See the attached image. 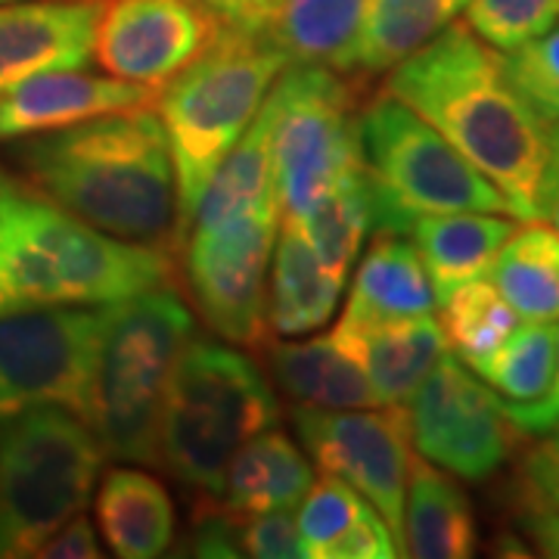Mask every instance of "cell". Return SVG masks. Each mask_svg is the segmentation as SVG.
Returning <instances> with one entry per match:
<instances>
[{
	"label": "cell",
	"instance_id": "1",
	"mask_svg": "<svg viewBox=\"0 0 559 559\" xmlns=\"http://www.w3.org/2000/svg\"><path fill=\"white\" fill-rule=\"evenodd\" d=\"M389 72L385 91L491 180L513 218H550L559 200V119L522 94L500 50L466 22H451Z\"/></svg>",
	"mask_w": 559,
	"mask_h": 559
},
{
	"label": "cell",
	"instance_id": "2",
	"mask_svg": "<svg viewBox=\"0 0 559 559\" xmlns=\"http://www.w3.org/2000/svg\"><path fill=\"white\" fill-rule=\"evenodd\" d=\"M22 180L109 237L178 252V183L162 119L112 112L16 146Z\"/></svg>",
	"mask_w": 559,
	"mask_h": 559
},
{
	"label": "cell",
	"instance_id": "3",
	"mask_svg": "<svg viewBox=\"0 0 559 559\" xmlns=\"http://www.w3.org/2000/svg\"><path fill=\"white\" fill-rule=\"evenodd\" d=\"M175 271V252L109 237L0 171V314L112 305Z\"/></svg>",
	"mask_w": 559,
	"mask_h": 559
},
{
	"label": "cell",
	"instance_id": "4",
	"mask_svg": "<svg viewBox=\"0 0 559 559\" xmlns=\"http://www.w3.org/2000/svg\"><path fill=\"white\" fill-rule=\"evenodd\" d=\"M267 373L242 348L190 336L162 401L156 463L197 498H218L234 454L277 426Z\"/></svg>",
	"mask_w": 559,
	"mask_h": 559
},
{
	"label": "cell",
	"instance_id": "5",
	"mask_svg": "<svg viewBox=\"0 0 559 559\" xmlns=\"http://www.w3.org/2000/svg\"><path fill=\"white\" fill-rule=\"evenodd\" d=\"M190 336L193 314L175 283L103 305L87 423L106 457L156 463L162 401Z\"/></svg>",
	"mask_w": 559,
	"mask_h": 559
},
{
	"label": "cell",
	"instance_id": "6",
	"mask_svg": "<svg viewBox=\"0 0 559 559\" xmlns=\"http://www.w3.org/2000/svg\"><path fill=\"white\" fill-rule=\"evenodd\" d=\"M289 62L264 35L224 25L218 40L156 94L187 234L202 190Z\"/></svg>",
	"mask_w": 559,
	"mask_h": 559
},
{
	"label": "cell",
	"instance_id": "7",
	"mask_svg": "<svg viewBox=\"0 0 559 559\" xmlns=\"http://www.w3.org/2000/svg\"><path fill=\"white\" fill-rule=\"evenodd\" d=\"M358 143L370 187L373 234L407 237L426 215H510L498 187L389 91L358 109Z\"/></svg>",
	"mask_w": 559,
	"mask_h": 559
},
{
	"label": "cell",
	"instance_id": "8",
	"mask_svg": "<svg viewBox=\"0 0 559 559\" xmlns=\"http://www.w3.org/2000/svg\"><path fill=\"white\" fill-rule=\"evenodd\" d=\"M103 460L97 432L69 407L44 404L10 419L0 429V559L35 557L84 513Z\"/></svg>",
	"mask_w": 559,
	"mask_h": 559
},
{
	"label": "cell",
	"instance_id": "9",
	"mask_svg": "<svg viewBox=\"0 0 559 559\" xmlns=\"http://www.w3.org/2000/svg\"><path fill=\"white\" fill-rule=\"evenodd\" d=\"M271 162L280 215L299 221L360 165L358 94L348 75L323 66H286L271 87Z\"/></svg>",
	"mask_w": 559,
	"mask_h": 559
},
{
	"label": "cell",
	"instance_id": "10",
	"mask_svg": "<svg viewBox=\"0 0 559 559\" xmlns=\"http://www.w3.org/2000/svg\"><path fill=\"white\" fill-rule=\"evenodd\" d=\"M100 326L103 305L0 314V429L44 404L87 419Z\"/></svg>",
	"mask_w": 559,
	"mask_h": 559
},
{
	"label": "cell",
	"instance_id": "11",
	"mask_svg": "<svg viewBox=\"0 0 559 559\" xmlns=\"http://www.w3.org/2000/svg\"><path fill=\"white\" fill-rule=\"evenodd\" d=\"M404 411L417 454L457 479H491L522 444V432L498 395L451 348L419 382Z\"/></svg>",
	"mask_w": 559,
	"mask_h": 559
},
{
	"label": "cell",
	"instance_id": "12",
	"mask_svg": "<svg viewBox=\"0 0 559 559\" xmlns=\"http://www.w3.org/2000/svg\"><path fill=\"white\" fill-rule=\"evenodd\" d=\"M277 230V202L224 227H193L183 249V277L200 318L221 340L242 348H261L271 340L264 305Z\"/></svg>",
	"mask_w": 559,
	"mask_h": 559
},
{
	"label": "cell",
	"instance_id": "13",
	"mask_svg": "<svg viewBox=\"0 0 559 559\" xmlns=\"http://www.w3.org/2000/svg\"><path fill=\"white\" fill-rule=\"evenodd\" d=\"M293 426L320 469L352 485L380 513L401 550L407 466L414 454L404 404H385L382 411L380 404L352 411L305 404L293 411Z\"/></svg>",
	"mask_w": 559,
	"mask_h": 559
},
{
	"label": "cell",
	"instance_id": "14",
	"mask_svg": "<svg viewBox=\"0 0 559 559\" xmlns=\"http://www.w3.org/2000/svg\"><path fill=\"white\" fill-rule=\"evenodd\" d=\"M221 32L224 22L197 0H103L94 60L112 79L165 87Z\"/></svg>",
	"mask_w": 559,
	"mask_h": 559
},
{
	"label": "cell",
	"instance_id": "15",
	"mask_svg": "<svg viewBox=\"0 0 559 559\" xmlns=\"http://www.w3.org/2000/svg\"><path fill=\"white\" fill-rule=\"evenodd\" d=\"M156 103V87L91 72H40L0 91V140H20L72 128L81 121L146 109Z\"/></svg>",
	"mask_w": 559,
	"mask_h": 559
},
{
	"label": "cell",
	"instance_id": "16",
	"mask_svg": "<svg viewBox=\"0 0 559 559\" xmlns=\"http://www.w3.org/2000/svg\"><path fill=\"white\" fill-rule=\"evenodd\" d=\"M103 0H25L0 7V91L20 81L81 69L94 60Z\"/></svg>",
	"mask_w": 559,
	"mask_h": 559
},
{
	"label": "cell",
	"instance_id": "17",
	"mask_svg": "<svg viewBox=\"0 0 559 559\" xmlns=\"http://www.w3.org/2000/svg\"><path fill=\"white\" fill-rule=\"evenodd\" d=\"M330 340L364 370L380 404H407L451 348L432 314L395 320L340 318Z\"/></svg>",
	"mask_w": 559,
	"mask_h": 559
},
{
	"label": "cell",
	"instance_id": "18",
	"mask_svg": "<svg viewBox=\"0 0 559 559\" xmlns=\"http://www.w3.org/2000/svg\"><path fill=\"white\" fill-rule=\"evenodd\" d=\"M370 0H271L255 35H264L289 66L355 72Z\"/></svg>",
	"mask_w": 559,
	"mask_h": 559
},
{
	"label": "cell",
	"instance_id": "19",
	"mask_svg": "<svg viewBox=\"0 0 559 559\" xmlns=\"http://www.w3.org/2000/svg\"><path fill=\"white\" fill-rule=\"evenodd\" d=\"M267 271L271 274H267L264 320L271 340L305 336L330 323L345 283H340L320 264L299 224L286 221L283 215H280V230Z\"/></svg>",
	"mask_w": 559,
	"mask_h": 559
},
{
	"label": "cell",
	"instance_id": "20",
	"mask_svg": "<svg viewBox=\"0 0 559 559\" xmlns=\"http://www.w3.org/2000/svg\"><path fill=\"white\" fill-rule=\"evenodd\" d=\"M476 547L479 522L457 476L423 454H411L401 554L417 559H466L476 554Z\"/></svg>",
	"mask_w": 559,
	"mask_h": 559
},
{
	"label": "cell",
	"instance_id": "21",
	"mask_svg": "<svg viewBox=\"0 0 559 559\" xmlns=\"http://www.w3.org/2000/svg\"><path fill=\"white\" fill-rule=\"evenodd\" d=\"M469 367L498 395L522 436L547 432V399L557 370V330L547 320H525L488 358Z\"/></svg>",
	"mask_w": 559,
	"mask_h": 559
},
{
	"label": "cell",
	"instance_id": "22",
	"mask_svg": "<svg viewBox=\"0 0 559 559\" xmlns=\"http://www.w3.org/2000/svg\"><path fill=\"white\" fill-rule=\"evenodd\" d=\"M94 513L106 547L121 559L165 557L175 544V500L159 479L143 469H109L97 488Z\"/></svg>",
	"mask_w": 559,
	"mask_h": 559
},
{
	"label": "cell",
	"instance_id": "23",
	"mask_svg": "<svg viewBox=\"0 0 559 559\" xmlns=\"http://www.w3.org/2000/svg\"><path fill=\"white\" fill-rule=\"evenodd\" d=\"M513 230V215L498 212H451L419 218L411 234L432 283L436 305L469 280L491 277V267Z\"/></svg>",
	"mask_w": 559,
	"mask_h": 559
},
{
	"label": "cell",
	"instance_id": "24",
	"mask_svg": "<svg viewBox=\"0 0 559 559\" xmlns=\"http://www.w3.org/2000/svg\"><path fill=\"white\" fill-rule=\"evenodd\" d=\"M314 481L311 460L280 429H264L242 444L227 463L218 503L237 520L296 510Z\"/></svg>",
	"mask_w": 559,
	"mask_h": 559
},
{
	"label": "cell",
	"instance_id": "25",
	"mask_svg": "<svg viewBox=\"0 0 559 559\" xmlns=\"http://www.w3.org/2000/svg\"><path fill=\"white\" fill-rule=\"evenodd\" d=\"M267 373L286 399L308 407L352 411L377 407L380 399L364 370L330 336L308 342L267 340L261 345Z\"/></svg>",
	"mask_w": 559,
	"mask_h": 559
},
{
	"label": "cell",
	"instance_id": "26",
	"mask_svg": "<svg viewBox=\"0 0 559 559\" xmlns=\"http://www.w3.org/2000/svg\"><path fill=\"white\" fill-rule=\"evenodd\" d=\"M436 293L417 246L401 234H377L360 259L342 318L395 320L432 314Z\"/></svg>",
	"mask_w": 559,
	"mask_h": 559
},
{
	"label": "cell",
	"instance_id": "27",
	"mask_svg": "<svg viewBox=\"0 0 559 559\" xmlns=\"http://www.w3.org/2000/svg\"><path fill=\"white\" fill-rule=\"evenodd\" d=\"M271 124H274V106H271V94H267L255 119L249 121L242 138L218 162V168L205 183L200 205L190 221L197 230L224 227L230 221L246 218L264 205L277 202L274 162H271Z\"/></svg>",
	"mask_w": 559,
	"mask_h": 559
},
{
	"label": "cell",
	"instance_id": "28",
	"mask_svg": "<svg viewBox=\"0 0 559 559\" xmlns=\"http://www.w3.org/2000/svg\"><path fill=\"white\" fill-rule=\"evenodd\" d=\"M469 0H370L360 28L355 75H382L441 35Z\"/></svg>",
	"mask_w": 559,
	"mask_h": 559
},
{
	"label": "cell",
	"instance_id": "29",
	"mask_svg": "<svg viewBox=\"0 0 559 559\" xmlns=\"http://www.w3.org/2000/svg\"><path fill=\"white\" fill-rule=\"evenodd\" d=\"M495 286L520 320H559V230L525 221L503 242L491 267Z\"/></svg>",
	"mask_w": 559,
	"mask_h": 559
},
{
	"label": "cell",
	"instance_id": "30",
	"mask_svg": "<svg viewBox=\"0 0 559 559\" xmlns=\"http://www.w3.org/2000/svg\"><path fill=\"white\" fill-rule=\"evenodd\" d=\"M289 221V218H286ZM311 242L320 264L345 283L352 274V264L358 261L360 242L373 230V209H370V187L364 175V162L340 178L320 202L296 221Z\"/></svg>",
	"mask_w": 559,
	"mask_h": 559
},
{
	"label": "cell",
	"instance_id": "31",
	"mask_svg": "<svg viewBox=\"0 0 559 559\" xmlns=\"http://www.w3.org/2000/svg\"><path fill=\"white\" fill-rule=\"evenodd\" d=\"M439 305L444 340L466 364L488 358L520 326V314L488 277L463 283Z\"/></svg>",
	"mask_w": 559,
	"mask_h": 559
},
{
	"label": "cell",
	"instance_id": "32",
	"mask_svg": "<svg viewBox=\"0 0 559 559\" xmlns=\"http://www.w3.org/2000/svg\"><path fill=\"white\" fill-rule=\"evenodd\" d=\"M364 507H367V500L360 498L352 485H345L330 473H323L318 481H311L308 495L299 503V516H296L305 557H326L330 544L340 540L352 528V522L364 513Z\"/></svg>",
	"mask_w": 559,
	"mask_h": 559
},
{
	"label": "cell",
	"instance_id": "33",
	"mask_svg": "<svg viewBox=\"0 0 559 559\" xmlns=\"http://www.w3.org/2000/svg\"><path fill=\"white\" fill-rule=\"evenodd\" d=\"M559 0H469L466 25L485 44L507 53L554 28Z\"/></svg>",
	"mask_w": 559,
	"mask_h": 559
},
{
	"label": "cell",
	"instance_id": "34",
	"mask_svg": "<svg viewBox=\"0 0 559 559\" xmlns=\"http://www.w3.org/2000/svg\"><path fill=\"white\" fill-rule=\"evenodd\" d=\"M507 72L544 116L559 119V28L503 53Z\"/></svg>",
	"mask_w": 559,
	"mask_h": 559
},
{
	"label": "cell",
	"instance_id": "35",
	"mask_svg": "<svg viewBox=\"0 0 559 559\" xmlns=\"http://www.w3.org/2000/svg\"><path fill=\"white\" fill-rule=\"evenodd\" d=\"M513 528L522 544H528V554L559 559V510L522 476H516L513 488Z\"/></svg>",
	"mask_w": 559,
	"mask_h": 559
},
{
	"label": "cell",
	"instance_id": "36",
	"mask_svg": "<svg viewBox=\"0 0 559 559\" xmlns=\"http://www.w3.org/2000/svg\"><path fill=\"white\" fill-rule=\"evenodd\" d=\"M240 550L242 557L255 559H301L299 525L293 510H274L240 520Z\"/></svg>",
	"mask_w": 559,
	"mask_h": 559
},
{
	"label": "cell",
	"instance_id": "37",
	"mask_svg": "<svg viewBox=\"0 0 559 559\" xmlns=\"http://www.w3.org/2000/svg\"><path fill=\"white\" fill-rule=\"evenodd\" d=\"M401 557L399 544L392 538L389 525L382 516L367 503L364 513L352 522V528L340 540L330 544L323 559H392Z\"/></svg>",
	"mask_w": 559,
	"mask_h": 559
},
{
	"label": "cell",
	"instance_id": "38",
	"mask_svg": "<svg viewBox=\"0 0 559 559\" xmlns=\"http://www.w3.org/2000/svg\"><path fill=\"white\" fill-rule=\"evenodd\" d=\"M35 557L44 559H100L103 547L97 540V532L84 513H75L69 522H62L60 528L44 540Z\"/></svg>",
	"mask_w": 559,
	"mask_h": 559
},
{
	"label": "cell",
	"instance_id": "39",
	"mask_svg": "<svg viewBox=\"0 0 559 559\" xmlns=\"http://www.w3.org/2000/svg\"><path fill=\"white\" fill-rule=\"evenodd\" d=\"M516 473L538 491L540 498L559 510V451L550 441L525 448Z\"/></svg>",
	"mask_w": 559,
	"mask_h": 559
},
{
	"label": "cell",
	"instance_id": "40",
	"mask_svg": "<svg viewBox=\"0 0 559 559\" xmlns=\"http://www.w3.org/2000/svg\"><path fill=\"white\" fill-rule=\"evenodd\" d=\"M197 3L205 7L212 16H218L224 25L252 32L259 25L261 16H264V10H267L271 0H197Z\"/></svg>",
	"mask_w": 559,
	"mask_h": 559
},
{
	"label": "cell",
	"instance_id": "41",
	"mask_svg": "<svg viewBox=\"0 0 559 559\" xmlns=\"http://www.w3.org/2000/svg\"><path fill=\"white\" fill-rule=\"evenodd\" d=\"M559 429V330H557V370H554V389L547 399V432Z\"/></svg>",
	"mask_w": 559,
	"mask_h": 559
},
{
	"label": "cell",
	"instance_id": "42",
	"mask_svg": "<svg viewBox=\"0 0 559 559\" xmlns=\"http://www.w3.org/2000/svg\"><path fill=\"white\" fill-rule=\"evenodd\" d=\"M547 221H554V227L559 230V200L554 202V209H550V218H547Z\"/></svg>",
	"mask_w": 559,
	"mask_h": 559
},
{
	"label": "cell",
	"instance_id": "43",
	"mask_svg": "<svg viewBox=\"0 0 559 559\" xmlns=\"http://www.w3.org/2000/svg\"><path fill=\"white\" fill-rule=\"evenodd\" d=\"M550 444H554V448H557V451H559V429H557V436L550 439Z\"/></svg>",
	"mask_w": 559,
	"mask_h": 559
}]
</instances>
